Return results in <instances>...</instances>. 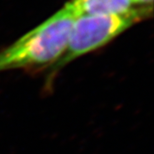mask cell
Returning <instances> with one entry per match:
<instances>
[{"instance_id":"1","label":"cell","mask_w":154,"mask_h":154,"mask_svg":"<svg viewBox=\"0 0 154 154\" xmlns=\"http://www.w3.org/2000/svg\"><path fill=\"white\" fill-rule=\"evenodd\" d=\"M75 13L66 3L34 29L0 51V71L55 65L66 49Z\"/></svg>"},{"instance_id":"2","label":"cell","mask_w":154,"mask_h":154,"mask_svg":"<svg viewBox=\"0 0 154 154\" xmlns=\"http://www.w3.org/2000/svg\"><path fill=\"white\" fill-rule=\"evenodd\" d=\"M144 18L140 15H76L66 49L55 69L107 45Z\"/></svg>"},{"instance_id":"3","label":"cell","mask_w":154,"mask_h":154,"mask_svg":"<svg viewBox=\"0 0 154 154\" xmlns=\"http://www.w3.org/2000/svg\"><path fill=\"white\" fill-rule=\"evenodd\" d=\"M75 15H140L144 19L153 12L139 8L133 0H70Z\"/></svg>"},{"instance_id":"4","label":"cell","mask_w":154,"mask_h":154,"mask_svg":"<svg viewBox=\"0 0 154 154\" xmlns=\"http://www.w3.org/2000/svg\"><path fill=\"white\" fill-rule=\"evenodd\" d=\"M133 1L139 8L153 12V0H133Z\"/></svg>"}]
</instances>
